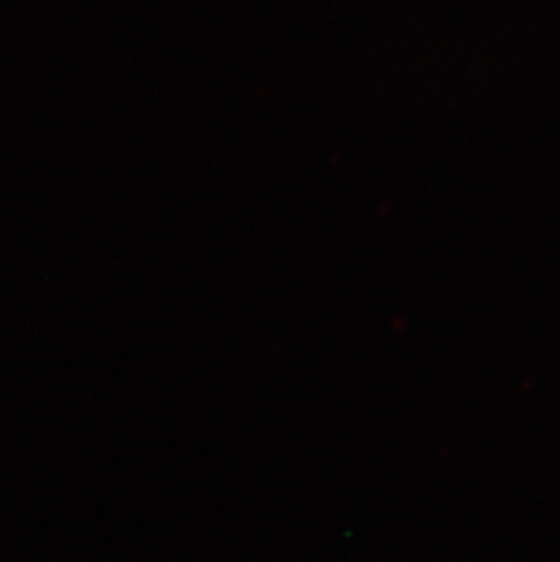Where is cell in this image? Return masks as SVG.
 Listing matches in <instances>:
<instances>
[]
</instances>
